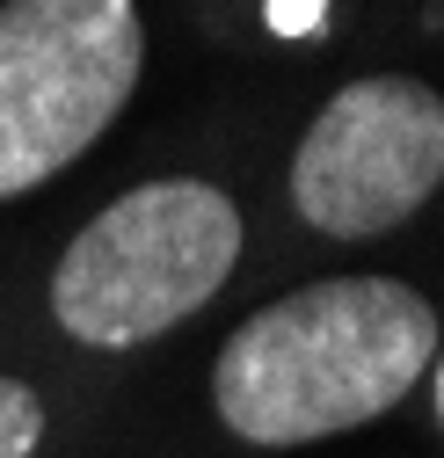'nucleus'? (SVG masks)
<instances>
[{"mask_svg":"<svg viewBox=\"0 0 444 458\" xmlns=\"http://www.w3.org/2000/svg\"><path fill=\"white\" fill-rule=\"evenodd\" d=\"M437 364V313L394 276H320L248 313L211 364V408L241 444L292 451L343 437Z\"/></svg>","mask_w":444,"mask_h":458,"instance_id":"nucleus-1","label":"nucleus"},{"mask_svg":"<svg viewBox=\"0 0 444 458\" xmlns=\"http://www.w3.org/2000/svg\"><path fill=\"white\" fill-rule=\"evenodd\" d=\"M234 262H241L234 197L197 175H160L124 190L66 241L59 269H51V313L88 350H132V342H153L197 306H211Z\"/></svg>","mask_w":444,"mask_h":458,"instance_id":"nucleus-2","label":"nucleus"},{"mask_svg":"<svg viewBox=\"0 0 444 458\" xmlns=\"http://www.w3.org/2000/svg\"><path fill=\"white\" fill-rule=\"evenodd\" d=\"M146 73L132 0H8L0 8V197H22L117 124Z\"/></svg>","mask_w":444,"mask_h":458,"instance_id":"nucleus-3","label":"nucleus"},{"mask_svg":"<svg viewBox=\"0 0 444 458\" xmlns=\"http://www.w3.org/2000/svg\"><path fill=\"white\" fill-rule=\"evenodd\" d=\"M444 190V95L408 73H364L306 124L292 153V204L328 241L408 225Z\"/></svg>","mask_w":444,"mask_h":458,"instance_id":"nucleus-4","label":"nucleus"},{"mask_svg":"<svg viewBox=\"0 0 444 458\" xmlns=\"http://www.w3.org/2000/svg\"><path fill=\"white\" fill-rule=\"evenodd\" d=\"M44 444V400L22 378H0V458H30Z\"/></svg>","mask_w":444,"mask_h":458,"instance_id":"nucleus-5","label":"nucleus"},{"mask_svg":"<svg viewBox=\"0 0 444 458\" xmlns=\"http://www.w3.org/2000/svg\"><path fill=\"white\" fill-rule=\"evenodd\" d=\"M269 22L277 30H313L320 22V0H269Z\"/></svg>","mask_w":444,"mask_h":458,"instance_id":"nucleus-6","label":"nucleus"},{"mask_svg":"<svg viewBox=\"0 0 444 458\" xmlns=\"http://www.w3.org/2000/svg\"><path fill=\"white\" fill-rule=\"evenodd\" d=\"M430 400H437V422H444V357L430 364Z\"/></svg>","mask_w":444,"mask_h":458,"instance_id":"nucleus-7","label":"nucleus"}]
</instances>
